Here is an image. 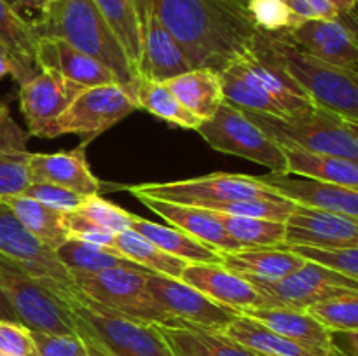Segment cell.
Here are the masks:
<instances>
[{"label":"cell","instance_id":"1","mask_svg":"<svg viewBox=\"0 0 358 356\" xmlns=\"http://www.w3.org/2000/svg\"><path fill=\"white\" fill-rule=\"evenodd\" d=\"M187 54L192 68L220 73L250 47L259 28L245 0H143Z\"/></svg>","mask_w":358,"mask_h":356},{"label":"cell","instance_id":"2","mask_svg":"<svg viewBox=\"0 0 358 356\" xmlns=\"http://www.w3.org/2000/svg\"><path fill=\"white\" fill-rule=\"evenodd\" d=\"M37 38H62L96 59L115 82L136 98L138 73L122 51L94 0H55L31 21Z\"/></svg>","mask_w":358,"mask_h":356},{"label":"cell","instance_id":"3","mask_svg":"<svg viewBox=\"0 0 358 356\" xmlns=\"http://www.w3.org/2000/svg\"><path fill=\"white\" fill-rule=\"evenodd\" d=\"M269 49L290 79L318 107L358 122V72L315 58L287 31H264Z\"/></svg>","mask_w":358,"mask_h":356},{"label":"cell","instance_id":"4","mask_svg":"<svg viewBox=\"0 0 358 356\" xmlns=\"http://www.w3.org/2000/svg\"><path fill=\"white\" fill-rule=\"evenodd\" d=\"M243 112L278 145L358 161V122L348 121L327 108L315 107L289 117Z\"/></svg>","mask_w":358,"mask_h":356},{"label":"cell","instance_id":"5","mask_svg":"<svg viewBox=\"0 0 358 356\" xmlns=\"http://www.w3.org/2000/svg\"><path fill=\"white\" fill-rule=\"evenodd\" d=\"M150 271L133 267H112L90 276L76 278L77 288L87 300L100 304L121 316L164 327H182L177 320L164 313L147 290V274Z\"/></svg>","mask_w":358,"mask_h":356},{"label":"cell","instance_id":"6","mask_svg":"<svg viewBox=\"0 0 358 356\" xmlns=\"http://www.w3.org/2000/svg\"><path fill=\"white\" fill-rule=\"evenodd\" d=\"M79 328L96 339L110 356H177L156 325L121 316L80 297L70 306Z\"/></svg>","mask_w":358,"mask_h":356},{"label":"cell","instance_id":"7","mask_svg":"<svg viewBox=\"0 0 358 356\" xmlns=\"http://www.w3.org/2000/svg\"><path fill=\"white\" fill-rule=\"evenodd\" d=\"M0 293L30 330L76 337L77 327L69 304L31 278L21 265L0 255Z\"/></svg>","mask_w":358,"mask_h":356},{"label":"cell","instance_id":"8","mask_svg":"<svg viewBox=\"0 0 358 356\" xmlns=\"http://www.w3.org/2000/svg\"><path fill=\"white\" fill-rule=\"evenodd\" d=\"M135 198H152L175 205L198 206L210 209L224 202L240 201L250 198H276L273 188L262 184L259 177L238 173H212L206 177L187 178V180L164 181V184L122 185Z\"/></svg>","mask_w":358,"mask_h":356},{"label":"cell","instance_id":"9","mask_svg":"<svg viewBox=\"0 0 358 356\" xmlns=\"http://www.w3.org/2000/svg\"><path fill=\"white\" fill-rule=\"evenodd\" d=\"M196 131L219 152L243 157L276 173H287V159L282 147L252 122L243 110L226 101L212 117L203 121Z\"/></svg>","mask_w":358,"mask_h":356},{"label":"cell","instance_id":"10","mask_svg":"<svg viewBox=\"0 0 358 356\" xmlns=\"http://www.w3.org/2000/svg\"><path fill=\"white\" fill-rule=\"evenodd\" d=\"M0 255L21 265L31 278L37 279L49 292L69 304V307L83 297L72 276L56 258L55 251L38 243L2 201H0Z\"/></svg>","mask_w":358,"mask_h":356},{"label":"cell","instance_id":"11","mask_svg":"<svg viewBox=\"0 0 358 356\" xmlns=\"http://www.w3.org/2000/svg\"><path fill=\"white\" fill-rule=\"evenodd\" d=\"M247 278V276H243ZM264 299V306L308 309L311 304L341 293L358 292L357 279L320 267L313 262H304L303 267L275 281L247 278ZM262 306V307H264Z\"/></svg>","mask_w":358,"mask_h":356},{"label":"cell","instance_id":"12","mask_svg":"<svg viewBox=\"0 0 358 356\" xmlns=\"http://www.w3.org/2000/svg\"><path fill=\"white\" fill-rule=\"evenodd\" d=\"M136 98L119 84H101L80 91L63 110L55 124V136L90 135L96 136L138 110Z\"/></svg>","mask_w":358,"mask_h":356},{"label":"cell","instance_id":"13","mask_svg":"<svg viewBox=\"0 0 358 356\" xmlns=\"http://www.w3.org/2000/svg\"><path fill=\"white\" fill-rule=\"evenodd\" d=\"M147 290L159 304L161 309L180 325H192V327L206 328V330L222 332L238 314H241L231 307L215 302L182 279L149 272Z\"/></svg>","mask_w":358,"mask_h":356},{"label":"cell","instance_id":"14","mask_svg":"<svg viewBox=\"0 0 358 356\" xmlns=\"http://www.w3.org/2000/svg\"><path fill=\"white\" fill-rule=\"evenodd\" d=\"M83 89L86 87L45 70H38L30 80L20 84V110L27 121L28 135L56 138V121Z\"/></svg>","mask_w":358,"mask_h":356},{"label":"cell","instance_id":"15","mask_svg":"<svg viewBox=\"0 0 358 356\" xmlns=\"http://www.w3.org/2000/svg\"><path fill=\"white\" fill-rule=\"evenodd\" d=\"M233 65L248 80L257 84L273 100L278 101L287 115L303 114V112L318 107L282 68L278 59L269 49L262 30H257L250 47L240 58L234 59Z\"/></svg>","mask_w":358,"mask_h":356},{"label":"cell","instance_id":"16","mask_svg":"<svg viewBox=\"0 0 358 356\" xmlns=\"http://www.w3.org/2000/svg\"><path fill=\"white\" fill-rule=\"evenodd\" d=\"M140 17V54L138 75L150 80L171 79L192 68L182 45L166 30L159 17L143 0H135Z\"/></svg>","mask_w":358,"mask_h":356},{"label":"cell","instance_id":"17","mask_svg":"<svg viewBox=\"0 0 358 356\" xmlns=\"http://www.w3.org/2000/svg\"><path fill=\"white\" fill-rule=\"evenodd\" d=\"M283 243L322 248L358 246V218L296 205L285 220Z\"/></svg>","mask_w":358,"mask_h":356},{"label":"cell","instance_id":"18","mask_svg":"<svg viewBox=\"0 0 358 356\" xmlns=\"http://www.w3.org/2000/svg\"><path fill=\"white\" fill-rule=\"evenodd\" d=\"M297 45L315 58L336 66L357 70L358 42L355 27L341 14L336 20H306L285 30Z\"/></svg>","mask_w":358,"mask_h":356},{"label":"cell","instance_id":"19","mask_svg":"<svg viewBox=\"0 0 358 356\" xmlns=\"http://www.w3.org/2000/svg\"><path fill=\"white\" fill-rule=\"evenodd\" d=\"M259 180L273 188L276 194L292 201L294 205L325 209V212L341 213V215L358 218V191H353V188L315 180V178L276 173V171L261 175Z\"/></svg>","mask_w":358,"mask_h":356},{"label":"cell","instance_id":"20","mask_svg":"<svg viewBox=\"0 0 358 356\" xmlns=\"http://www.w3.org/2000/svg\"><path fill=\"white\" fill-rule=\"evenodd\" d=\"M180 279L215 302L241 314L264 306V299L254 285L222 264H187Z\"/></svg>","mask_w":358,"mask_h":356},{"label":"cell","instance_id":"21","mask_svg":"<svg viewBox=\"0 0 358 356\" xmlns=\"http://www.w3.org/2000/svg\"><path fill=\"white\" fill-rule=\"evenodd\" d=\"M27 163L31 181L59 185L80 195L100 194L101 184L86 159V143L70 152H28Z\"/></svg>","mask_w":358,"mask_h":356},{"label":"cell","instance_id":"22","mask_svg":"<svg viewBox=\"0 0 358 356\" xmlns=\"http://www.w3.org/2000/svg\"><path fill=\"white\" fill-rule=\"evenodd\" d=\"M142 201L150 212L156 213L163 220H166L171 227L189 234L194 239L201 241L206 246L213 248L219 253H231V251L241 250V244L227 234L222 223L219 222L212 209L198 208V206L175 205V202L159 201L152 198H136Z\"/></svg>","mask_w":358,"mask_h":356},{"label":"cell","instance_id":"23","mask_svg":"<svg viewBox=\"0 0 358 356\" xmlns=\"http://www.w3.org/2000/svg\"><path fill=\"white\" fill-rule=\"evenodd\" d=\"M34 61L38 70L58 73L83 87L115 82L114 75L103 65L62 38H38Z\"/></svg>","mask_w":358,"mask_h":356},{"label":"cell","instance_id":"24","mask_svg":"<svg viewBox=\"0 0 358 356\" xmlns=\"http://www.w3.org/2000/svg\"><path fill=\"white\" fill-rule=\"evenodd\" d=\"M222 334L261 356H334L331 349L315 348V346L290 341V339L269 330L268 327L247 314H238L224 328Z\"/></svg>","mask_w":358,"mask_h":356},{"label":"cell","instance_id":"25","mask_svg":"<svg viewBox=\"0 0 358 356\" xmlns=\"http://www.w3.org/2000/svg\"><path fill=\"white\" fill-rule=\"evenodd\" d=\"M222 265L241 276L264 281L285 278L304 265V258L283 248L276 246H259V248H241L231 253H220Z\"/></svg>","mask_w":358,"mask_h":356},{"label":"cell","instance_id":"26","mask_svg":"<svg viewBox=\"0 0 358 356\" xmlns=\"http://www.w3.org/2000/svg\"><path fill=\"white\" fill-rule=\"evenodd\" d=\"M243 314L268 327L269 330L299 344L331 349V332L318 323L306 309L264 306L245 311Z\"/></svg>","mask_w":358,"mask_h":356},{"label":"cell","instance_id":"27","mask_svg":"<svg viewBox=\"0 0 358 356\" xmlns=\"http://www.w3.org/2000/svg\"><path fill=\"white\" fill-rule=\"evenodd\" d=\"M287 159V173L315 178L358 191V161L331 154L311 152L297 147L280 145Z\"/></svg>","mask_w":358,"mask_h":356},{"label":"cell","instance_id":"28","mask_svg":"<svg viewBox=\"0 0 358 356\" xmlns=\"http://www.w3.org/2000/svg\"><path fill=\"white\" fill-rule=\"evenodd\" d=\"M168 89L178 98L189 112L201 121L212 117L224 103L219 73L208 68H191L187 72L164 80Z\"/></svg>","mask_w":358,"mask_h":356},{"label":"cell","instance_id":"29","mask_svg":"<svg viewBox=\"0 0 358 356\" xmlns=\"http://www.w3.org/2000/svg\"><path fill=\"white\" fill-rule=\"evenodd\" d=\"M129 229L187 264H222L219 251L171 225H161L138 215H131Z\"/></svg>","mask_w":358,"mask_h":356},{"label":"cell","instance_id":"30","mask_svg":"<svg viewBox=\"0 0 358 356\" xmlns=\"http://www.w3.org/2000/svg\"><path fill=\"white\" fill-rule=\"evenodd\" d=\"M0 201L6 202L7 208L14 213L21 225L49 250L55 251L59 244L69 239L65 223H63L65 212L42 205L23 194L3 195L0 198Z\"/></svg>","mask_w":358,"mask_h":356},{"label":"cell","instance_id":"31","mask_svg":"<svg viewBox=\"0 0 358 356\" xmlns=\"http://www.w3.org/2000/svg\"><path fill=\"white\" fill-rule=\"evenodd\" d=\"M110 250L121 257L128 258V260L135 262L140 267L154 272V274L168 276V278L180 279L182 272L187 265V262L166 253L131 229L114 234Z\"/></svg>","mask_w":358,"mask_h":356},{"label":"cell","instance_id":"32","mask_svg":"<svg viewBox=\"0 0 358 356\" xmlns=\"http://www.w3.org/2000/svg\"><path fill=\"white\" fill-rule=\"evenodd\" d=\"M55 255L73 279L79 276L96 274L105 269L136 265L135 262L114 253L112 250L86 243V241L73 239V237H69L65 243L59 244L55 250Z\"/></svg>","mask_w":358,"mask_h":356},{"label":"cell","instance_id":"33","mask_svg":"<svg viewBox=\"0 0 358 356\" xmlns=\"http://www.w3.org/2000/svg\"><path fill=\"white\" fill-rule=\"evenodd\" d=\"M136 103L140 108L147 110L149 114L163 119L168 124L177 126L184 129H198L201 119L196 117L189 112L178 98L168 89V86L161 80H150L140 77L138 87H136Z\"/></svg>","mask_w":358,"mask_h":356},{"label":"cell","instance_id":"34","mask_svg":"<svg viewBox=\"0 0 358 356\" xmlns=\"http://www.w3.org/2000/svg\"><path fill=\"white\" fill-rule=\"evenodd\" d=\"M219 77L226 103L233 105V107L240 108V110L289 117L278 101L273 100L257 84L248 80L233 63L227 68H224L219 73Z\"/></svg>","mask_w":358,"mask_h":356},{"label":"cell","instance_id":"35","mask_svg":"<svg viewBox=\"0 0 358 356\" xmlns=\"http://www.w3.org/2000/svg\"><path fill=\"white\" fill-rule=\"evenodd\" d=\"M94 3L110 30L114 31L133 68L138 73L142 45H140V17L135 0H94Z\"/></svg>","mask_w":358,"mask_h":356},{"label":"cell","instance_id":"36","mask_svg":"<svg viewBox=\"0 0 358 356\" xmlns=\"http://www.w3.org/2000/svg\"><path fill=\"white\" fill-rule=\"evenodd\" d=\"M233 239L243 248L276 246L285 241V222L266 218H252V216L227 215V213L213 212Z\"/></svg>","mask_w":358,"mask_h":356},{"label":"cell","instance_id":"37","mask_svg":"<svg viewBox=\"0 0 358 356\" xmlns=\"http://www.w3.org/2000/svg\"><path fill=\"white\" fill-rule=\"evenodd\" d=\"M37 40L31 21L24 20L9 0H0V42L9 47L10 54L34 61Z\"/></svg>","mask_w":358,"mask_h":356},{"label":"cell","instance_id":"38","mask_svg":"<svg viewBox=\"0 0 358 356\" xmlns=\"http://www.w3.org/2000/svg\"><path fill=\"white\" fill-rule=\"evenodd\" d=\"M308 313L331 332H358V292L318 300Z\"/></svg>","mask_w":358,"mask_h":356},{"label":"cell","instance_id":"39","mask_svg":"<svg viewBox=\"0 0 358 356\" xmlns=\"http://www.w3.org/2000/svg\"><path fill=\"white\" fill-rule=\"evenodd\" d=\"M280 244L292 251V253L299 255L306 262H313V264L320 265V267L331 269V271L345 274L352 279L358 278V246L322 248L304 246V244Z\"/></svg>","mask_w":358,"mask_h":356},{"label":"cell","instance_id":"40","mask_svg":"<svg viewBox=\"0 0 358 356\" xmlns=\"http://www.w3.org/2000/svg\"><path fill=\"white\" fill-rule=\"evenodd\" d=\"M294 202L289 199L276 195V198H250L240 199V201L224 202L210 208L212 212L227 213V215L252 216V218H266L285 222L294 209Z\"/></svg>","mask_w":358,"mask_h":356},{"label":"cell","instance_id":"41","mask_svg":"<svg viewBox=\"0 0 358 356\" xmlns=\"http://www.w3.org/2000/svg\"><path fill=\"white\" fill-rule=\"evenodd\" d=\"M247 13L255 27L262 31L292 30L303 21L290 10L285 0H245Z\"/></svg>","mask_w":358,"mask_h":356},{"label":"cell","instance_id":"42","mask_svg":"<svg viewBox=\"0 0 358 356\" xmlns=\"http://www.w3.org/2000/svg\"><path fill=\"white\" fill-rule=\"evenodd\" d=\"M76 209L79 213H83L84 216H87L90 220H93L94 223H98L100 227H103V229L110 230V232L114 234L129 229V223H131L133 213L119 208L114 202L100 198L98 194L87 195V198L80 202L79 208Z\"/></svg>","mask_w":358,"mask_h":356},{"label":"cell","instance_id":"43","mask_svg":"<svg viewBox=\"0 0 358 356\" xmlns=\"http://www.w3.org/2000/svg\"><path fill=\"white\" fill-rule=\"evenodd\" d=\"M27 154H0V198L23 194L30 185Z\"/></svg>","mask_w":358,"mask_h":356},{"label":"cell","instance_id":"44","mask_svg":"<svg viewBox=\"0 0 358 356\" xmlns=\"http://www.w3.org/2000/svg\"><path fill=\"white\" fill-rule=\"evenodd\" d=\"M23 195L59 209V212H72V209L79 208L80 202L87 198V195H80L69 188L55 184H45V181H30V185L23 191Z\"/></svg>","mask_w":358,"mask_h":356},{"label":"cell","instance_id":"45","mask_svg":"<svg viewBox=\"0 0 358 356\" xmlns=\"http://www.w3.org/2000/svg\"><path fill=\"white\" fill-rule=\"evenodd\" d=\"M63 223H65L69 237L86 241V243L96 244V246L110 250L114 232L100 227L98 223H94L93 220H90L87 216H84L83 213L77 212V209L63 213Z\"/></svg>","mask_w":358,"mask_h":356},{"label":"cell","instance_id":"46","mask_svg":"<svg viewBox=\"0 0 358 356\" xmlns=\"http://www.w3.org/2000/svg\"><path fill=\"white\" fill-rule=\"evenodd\" d=\"M34 339L35 353L38 356H90L80 335H52L44 332L30 330Z\"/></svg>","mask_w":358,"mask_h":356},{"label":"cell","instance_id":"47","mask_svg":"<svg viewBox=\"0 0 358 356\" xmlns=\"http://www.w3.org/2000/svg\"><path fill=\"white\" fill-rule=\"evenodd\" d=\"M0 353L13 356H30L35 353L30 328L20 321L0 320Z\"/></svg>","mask_w":358,"mask_h":356},{"label":"cell","instance_id":"48","mask_svg":"<svg viewBox=\"0 0 358 356\" xmlns=\"http://www.w3.org/2000/svg\"><path fill=\"white\" fill-rule=\"evenodd\" d=\"M185 327H189L194 332L196 337L199 339L203 348L208 353V356H261L257 353L250 351L248 348H245L243 344L236 342L234 339L227 337L222 332L206 330V328L192 327V325H185Z\"/></svg>","mask_w":358,"mask_h":356},{"label":"cell","instance_id":"49","mask_svg":"<svg viewBox=\"0 0 358 356\" xmlns=\"http://www.w3.org/2000/svg\"><path fill=\"white\" fill-rule=\"evenodd\" d=\"M28 131H23L10 115L9 107L0 101V154H27Z\"/></svg>","mask_w":358,"mask_h":356},{"label":"cell","instance_id":"50","mask_svg":"<svg viewBox=\"0 0 358 356\" xmlns=\"http://www.w3.org/2000/svg\"><path fill=\"white\" fill-rule=\"evenodd\" d=\"M170 348L177 356H208L206 349L196 337L194 332L189 327H164V325H156Z\"/></svg>","mask_w":358,"mask_h":356},{"label":"cell","instance_id":"51","mask_svg":"<svg viewBox=\"0 0 358 356\" xmlns=\"http://www.w3.org/2000/svg\"><path fill=\"white\" fill-rule=\"evenodd\" d=\"M285 2L301 21L336 20L341 16V10L332 0H285Z\"/></svg>","mask_w":358,"mask_h":356},{"label":"cell","instance_id":"52","mask_svg":"<svg viewBox=\"0 0 358 356\" xmlns=\"http://www.w3.org/2000/svg\"><path fill=\"white\" fill-rule=\"evenodd\" d=\"M76 327H77V325H76ZM77 334H79L80 339H83V342H84V346H86V349H87V353H90V356H110V355H108L107 349H105L103 346H101L100 342L96 341V339L91 337V335L87 334V332H84L83 328L77 327Z\"/></svg>","mask_w":358,"mask_h":356},{"label":"cell","instance_id":"53","mask_svg":"<svg viewBox=\"0 0 358 356\" xmlns=\"http://www.w3.org/2000/svg\"><path fill=\"white\" fill-rule=\"evenodd\" d=\"M10 70H13V54H10L9 47L0 42V79L10 75Z\"/></svg>","mask_w":358,"mask_h":356},{"label":"cell","instance_id":"54","mask_svg":"<svg viewBox=\"0 0 358 356\" xmlns=\"http://www.w3.org/2000/svg\"><path fill=\"white\" fill-rule=\"evenodd\" d=\"M0 320L17 321L16 313H14V309L10 307V304L7 302V299L2 295V293H0Z\"/></svg>","mask_w":358,"mask_h":356},{"label":"cell","instance_id":"55","mask_svg":"<svg viewBox=\"0 0 358 356\" xmlns=\"http://www.w3.org/2000/svg\"><path fill=\"white\" fill-rule=\"evenodd\" d=\"M332 2H334L336 7L341 10V14H350L355 10L357 0H332Z\"/></svg>","mask_w":358,"mask_h":356},{"label":"cell","instance_id":"56","mask_svg":"<svg viewBox=\"0 0 358 356\" xmlns=\"http://www.w3.org/2000/svg\"><path fill=\"white\" fill-rule=\"evenodd\" d=\"M14 6H24V7H31V9H37L41 10V6H38V0H20L17 3H14Z\"/></svg>","mask_w":358,"mask_h":356},{"label":"cell","instance_id":"57","mask_svg":"<svg viewBox=\"0 0 358 356\" xmlns=\"http://www.w3.org/2000/svg\"><path fill=\"white\" fill-rule=\"evenodd\" d=\"M51 2H55V0H38V6H41V10L44 9V7H48Z\"/></svg>","mask_w":358,"mask_h":356},{"label":"cell","instance_id":"58","mask_svg":"<svg viewBox=\"0 0 358 356\" xmlns=\"http://www.w3.org/2000/svg\"><path fill=\"white\" fill-rule=\"evenodd\" d=\"M0 356H13V355H6V353H0Z\"/></svg>","mask_w":358,"mask_h":356},{"label":"cell","instance_id":"59","mask_svg":"<svg viewBox=\"0 0 358 356\" xmlns=\"http://www.w3.org/2000/svg\"><path fill=\"white\" fill-rule=\"evenodd\" d=\"M30 356H38V355H37V353H31V355H30Z\"/></svg>","mask_w":358,"mask_h":356}]
</instances>
